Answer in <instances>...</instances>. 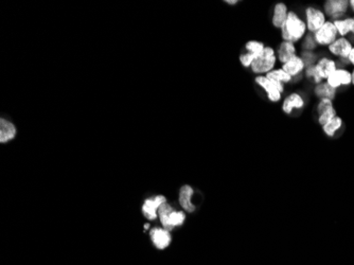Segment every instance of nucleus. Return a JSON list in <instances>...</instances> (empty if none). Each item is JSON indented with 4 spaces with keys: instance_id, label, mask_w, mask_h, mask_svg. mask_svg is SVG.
<instances>
[{
    "instance_id": "1",
    "label": "nucleus",
    "mask_w": 354,
    "mask_h": 265,
    "mask_svg": "<svg viewBox=\"0 0 354 265\" xmlns=\"http://www.w3.org/2000/svg\"><path fill=\"white\" fill-rule=\"evenodd\" d=\"M280 31H281L282 40L291 41L296 45L297 42L302 41L307 34V28L305 20L298 15L297 12L290 11L287 18Z\"/></svg>"
},
{
    "instance_id": "2",
    "label": "nucleus",
    "mask_w": 354,
    "mask_h": 265,
    "mask_svg": "<svg viewBox=\"0 0 354 265\" xmlns=\"http://www.w3.org/2000/svg\"><path fill=\"white\" fill-rule=\"evenodd\" d=\"M277 61L276 50L271 46H267L263 52L254 61L250 69L258 76H265L275 69Z\"/></svg>"
},
{
    "instance_id": "3",
    "label": "nucleus",
    "mask_w": 354,
    "mask_h": 265,
    "mask_svg": "<svg viewBox=\"0 0 354 265\" xmlns=\"http://www.w3.org/2000/svg\"><path fill=\"white\" fill-rule=\"evenodd\" d=\"M158 216L162 226L167 230H172L176 226H182L186 220V214L183 211H176L168 203L162 204L158 209Z\"/></svg>"
},
{
    "instance_id": "4",
    "label": "nucleus",
    "mask_w": 354,
    "mask_h": 265,
    "mask_svg": "<svg viewBox=\"0 0 354 265\" xmlns=\"http://www.w3.org/2000/svg\"><path fill=\"white\" fill-rule=\"evenodd\" d=\"M255 82L262 88L268 96V99L277 103L282 98V94L284 93V84L275 80H271L265 76H257Z\"/></svg>"
},
{
    "instance_id": "5",
    "label": "nucleus",
    "mask_w": 354,
    "mask_h": 265,
    "mask_svg": "<svg viewBox=\"0 0 354 265\" xmlns=\"http://www.w3.org/2000/svg\"><path fill=\"white\" fill-rule=\"evenodd\" d=\"M349 10V0H326L322 8L327 18L332 21L348 16Z\"/></svg>"
},
{
    "instance_id": "6",
    "label": "nucleus",
    "mask_w": 354,
    "mask_h": 265,
    "mask_svg": "<svg viewBox=\"0 0 354 265\" xmlns=\"http://www.w3.org/2000/svg\"><path fill=\"white\" fill-rule=\"evenodd\" d=\"M305 15V24L307 28V33L314 34L316 31L326 24L328 20L326 14L322 11V9L314 6H309L305 8L304 10Z\"/></svg>"
},
{
    "instance_id": "7",
    "label": "nucleus",
    "mask_w": 354,
    "mask_h": 265,
    "mask_svg": "<svg viewBox=\"0 0 354 265\" xmlns=\"http://www.w3.org/2000/svg\"><path fill=\"white\" fill-rule=\"evenodd\" d=\"M314 39L317 43L318 47H329L331 43H333L339 36L337 33L336 28L332 20H327L318 31H316L314 34Z\"/></svg>"
},
{
    "instance_id": "8",
    "label": "nucleus",
    "mask_w": 354,
    "mask_h": 265,
    "mask_svg": "<svg viewBox=\"0 0 354 265\" xmlns=\"http://www.w3.org/2000/svg\"><path fill=\"white\" fill-rule=\"evenodd\" d=\"M353 47L354 43L349 37H338L327 49L332 56L336 57L337 60H342V58H348Z\"/></svg>"
},
{
    "instance_id": "9",
    "label": "nucleus",
    "mask_w": 354,
    "mask_h": 265,
    "mask_svg": "<svg viewBox=\"0 0 354 265\" xmlns=\"http://www.w3.org/2000/svg\"><path fill=\"white\" fill-rule=\"evenodd\" d=\"M326 82L334 90L338 91L341 87H349L352 85L351 70L348 68H337Z\"/></svg>"
},
{
    "instance_id": "10",
    "label": "nucleus",
    "mask_w": 354,
    "mask_h": 265,
    "mask_svg": "<svg viewBox=\"0 0 354 265\" xmlns=\"http://www.w3.org/2000/svg\"><path fill=\"white\" fill-rule=\"evenodd\" d=\"M315 68L319 78L322 81H326L338 67L336 60H334L333 57L323 55L318 58V61L315 64Z\"/></svg>"
},
{
    "instance_id": "11",
    "label": "nucleus",
    "mask_w": 354,
    "mask_h": 265,
    "mask_svg": "<svg viewBox=\"0 0 354 265\" xmlns=\"http://www.w3.org/2000/svg\"><path fill=\"white\" fill-rule=\"evenodd\" d=\"M276 54H277V60L283 65L286 62H289L291 58L298 55V49L295 43L291 41L282 40L279 43V46L276 50Z\"/></svg>"
},
{
    "instance_id": "12",
    "label": "nucleus",
    "mask_w": 354,
    "mask_h": 265,
    "mask_svg": "<svg viewBox=\"0 0 354 265\" xmlns=\"http://www.w3.org/2000/svg\"><path fill=\"white\" fill-rule=\"evenodd\" d=\"M281 68L293 79L294 78L297 79L302 76V73L304 72L306 66L304 61L302 60V57L300 55H296L295 57L291 58L289 62L283 64Z\"/></svg>"
},
{
    "instance_id": "13",
    "label": "nucleus",
    "mask_w": 354,
    "mask_h": 265,
    "mask_svg": "<svg viewBox=\"0 0 354 265\" xmlns=\"http://www.w3.org/2000/svg\"><path fill=\"white\" fill-rule=\"evenodd\" d=\"M165 203H167V198L162 195L146 200L142 206V212L146 218L156 219L158 216L159 207Z\"/></svg>"
},
{
    "instance_id": "14",
    "label": "nucleus",
    "mask_w": 354,
    "mask_h": 265,
    "mask_svg": "<svg viewBox=\"0 0 354 265\" xmlns=\"http://www.w3.org/2000/svg\"><path fill=\"white\" fill-rule=\"evenodd\" d=\"M305 102L302 96L298 93H292L287 95L282 103V111L286 115H291L294 109L300 111L304 107Z\"/></svg>"
},
{
    "instance_id": "15",
    "label": "nucleus",
    "mask_w": 354,
    "mask_h": 265,
    "mask_svg": "<svg viewBox=\"0 0 354 265\" xmlns=\"http://www.w3.org/2000/svg\"><path fill=\"white\" fill-rule=\"evenodd\" d=\"M150 237L158 249H165L171 243V234L170 231L162 228H153L150 231Z\"/></svg>"
},
{
    "instance_id": "16",
    "label": "nucleus",
    "mask_w": 354,
    "mask_h": 265,
    "mask_svg": "<svg viewBox=\"0 0 354 265\" xmlns=\"http://www.w3.org/2000/svg\"><path fill=\"white\" fill-rule=\"evenodd\" d=\"M289 7L284 3H277L274 6L273 16H272V25L276 29H281L283 24L285 23L289 15Z\"/></svg>"
},
{
    "instance_id": "17",
    "label": "nucleus",
    "mask_w": 354,
    "mask_h": 265,
    "mask_svg": "<svg viewBox=\"0 0 354 265\" xmlns=\"http://www.w3.org/2000/svg\"><path fill=\"white\" fill-rule=\"evenodd\" d=\"M194 194V190L192 187L185 185L180 190V204L182 208L187 212H194L195 206L192 203V196Z\"/></svg>"
},
{
    "instance_id": "18",
    "label": "nucleus",
    "mask_w": 354,
    "mask_h": 265,
    "mask_svg": "<svg viewBox=\"0 0 354 265\" xmlns=\"http://www.w3.org/2000/svg\"><path fill=\"white\" fill-rule=\"evenodd\" d=\"M333 24L336 28L339 37H349L351 35L354 26L353 16H346L342 19L334 20Z\"/></svg>"
},
{
    "instance_id": "19",
    "label": "nucleus",
    "mask_w": 354,
    "mask_h": 265,
    "mask_svg": "<svg viewBox=\"0 0 354 265\" xmlns=\"http://www.w3.org/2000/svg\"><path fill=\"white\" fill-rule=\"evenodd\" d=\"M344 126V120L342 119V117H339L338 115L334 117L332 120L327 122L324 125L321 126V129L323 131V134L329 138L335 137L337 132L342 129Z\"/></svg>"
},
{
    "instance_id": "20",
    "label": "nucleus",
    "mask_w": 354,
    "mask_h": 265,
    "mask_svg": "<svg viewBox=\"0 0 354 265\" xmlns=\"http://www.w3.org/2000/svg\"><path fill=\"white\" fill-rule=\"evenodd\" d=\"M314 95L318 100H321V99L334 100L337 95V91L332 88L326 81H323L320 84L315 85Z\"/></svg>"
},
{
    "instance_id": "21",
    "label": "nucleus",
    "mask_w": 354,
    "mask_h": 265,
    "mask_svg": "<svg viewBox=\"0 0 354 265\" xmlns=\"http://www.w3.org/2000/svg\"><path fill=\"white\" fill-rule=\"evenodd\" d=\"M16 135V128L11 122L2 119L0 120V142L5 143L13 139Z\"/></svg>"
},
{
    "instance_id": "22",
    "label": "nucleus",
    "mask_w": 354,
    "mask_h": 265,
    "mask_svg": "<svg viewBox=\"0 0 354 265\" xmlns=\"http://www.w3.org/2000/svg\"><path fill=\"white\" fill-rule=\"evenodd\" d=\"M265 77L271 79V80L281 82L283 84H289L293 80V78L291 76H289L282 68H275L274 70L269 72L268 75H265Z\"/></svg>"
},
{
    "instance_id": "23",
    "label": "nucleus",
    "mask_w": 354,
    "mask_h": 265,
    "mask_svg": "<svg viewBox=\"0 0 354 265\" xmlns=\"http://www.w3.org/2000/svg\"><path fill=\"white\" fill-rule=\"evenodd\" d=\"M265 47L267 46L264 45V42L259 40H249L245 43L246 51L249 53H254L256 55H260Z\"/></svg>"
},
{
    "instance_id": "24",
    "label": "nucleus",
    "mask_w": 354,
    "mask_h": 265,
    "mask_svg": "<svg viewBox=\"0 0 354 265\" xmlns=\"http://www.w3.org/2000/svg\"><path fill=\"white\" fill-rule=\"evenodd\" d=\"M336 116H337V111H336V108L333 106V107L327 109L326 112H323V113H321L320 115H318V116H317V122H318V124H319L320 126H322V125L326 124L327 122H329L330 120H332L333 118L336 117Z\"/></svg>"
},
{
    "instance_id": "25",
    "label": "nucleus",
    "mask_w": 354,
    "mask_h": 265,
    "mask_svg": "<svg viewBox=\"0 0 354 265\" xmlns=\"http://www.w3.org/2000/svg\"><path fill=\"white\" fill-rule=\"evenodd\" d=\"M317 43L314 39V36L313 34L311 33H307L305 35V37L302 39V42H301V48L303 51H311V52H314L316 49H317Z\"/></svg>"
},
{
    "instance_id": "26",
    "label": "nucleus",
    "mask_w": 354,
    "mask_h": 265,
    "mask_svg": "<svg viewBox=\"0 0 354 265\" xmlns=\"http://www.w3.org/2000/svg\"><path fill=\"white\" fill-rule=\"evenodd\" d=\"M304 76L307 80L309 81H312L313 84L317 85V84H320L321 82H323L319 76H318V73L316 71V68H315V65H312V66H307L304 70Z\"/></svg>"
},
{
    "instance_id": "27",
    "label": "nucleus",
    "mask_w": 354,
    "mask_h": 265,
    "mask_svg": "<svg viewBox=\"0 0 354 265\" xmlns=\"http://www.w3.org/2000/svg\"><path fill=\"white\" fill-rule=\"evenodd\" d=\"M300 56L302 57V60L304 61L306 67L315 65L319 58L315 52H311V51H302Z\"/></svg>"
},
{
    "instance_id": "28",
    "label": "nucleus",
    "mask_w": 354,
    "mask_h": 265,
    "mask_svg": "<svg viewBox=\"0 0 354 265\" xmlns=\"http://www.w3.org/2000/svg\"><path fill=\"white\" fill-rule=\"evenodd\" d=\"M334 104H333V100H330V99H321V100H318L317 102V104H316V114L317 116L320 115L321 113L323 112H326L327 109L333 107Z\"/></svg>"
},
{
    "instance_id": "29",
    "label": "nucleus",
    "mask_w": 354,
    "mask_h": 265,
    "mask_svg": "<svg viewBox=\"0 0 354 265\" xmlns=\"http://www.w3.org/2000/svg\"><path fill=\"white\" fill-rule=\"evenodd\" d=\"M259 55H256L254 53H244V54H241L240 56V62L242 64L243 67L245 68H250L252 67V64L254 63V61L256 60V58L258 57Z\"/></svg>"
},
{
    "instance_id": "30",
    "label": "nucleus",
    "mask_w": 354,
    "mask_h": 265,
    "mask_svg": "<svg viewBox=\"0 0 354 265\" xmlns=\"http://www.w3.org/2000/svg\"><path fill=\"white\" fill-rule=\"evenodd\" d=\"M348 61H349L350 65L352 67H354V47L352 48V50H351V52H350V54L348 56Z\"/></svg>"
},
{
    "instance_id": "31",
    "label": "nucleus",
    "mask_w": 354,
    "mask_h": 265,
    "mask_svg": "<svg viewBox=\"0 0 354 265\" xmlns=\"http://www.w3.org/2000/svg\"><path fill=\"white\" fill-rule=\"evenodd\" d=\"M349 7H350V10L354 14V0H350V2H349Z\"/></svg>"
},
{
    "instance_id": "32",
    "label": "nucleus",
    "mask_w": 354,
    "mask_h": 265,
    "mask_svg": "<svg viewBox=\"0 0 354 265\" xmlns=\"http://www.w3.org/2000/svg\"><path fill=\"white\" fill-rule=\"evenodd\" d=\"M351 75H352V86H354V67L351 70Z\"/></svg>"
},
{
    "instance_id": "33",
    "label": "nucleus",
    "mask_w": 354,
    "mask_h": 265,
    "mask_svg": "<svg viewBox=\"0 0 354 265\" xmlns=\"http://www.w3.org/2000/svg\"><path fill=\"white\" fill-rule=\"evenodd\" d=\"M226 4H229V5H235V4H238V2H237V0H231V2H229V0H228V2H226Z\"/></svg>"
},
{
    "instance_id": "34",
    "label": "nucleus",
    "mask_w": 354,
    "mask_h": 265,
    "mask_svg": "<svg viewBox=\"0 0 354 265\" xmlns=\"http://www.w3.org/2000/svg\"><path fill=\"white\" fill-rule=\"evenodd\" d=\"M353 20H354V15H353ZM349 37H354V26H353V30H352V33Z\"/></svg>"
},
{
    "instance_id": "35",
    "label": "nucleus",
    "mask_w": 354,
    "mask_h": 265,
    "mask_svg": "<svg viewBox=\"0 0 354 265\" xmlns=\"http://www.w3.org/2000/svg\"><path fill=\"white\" fill-rule=\"evenodd\" d=\"M144 228H145V229H147V228H149V224H145V226H144Z\"/></svg>"
}]
</instances>
